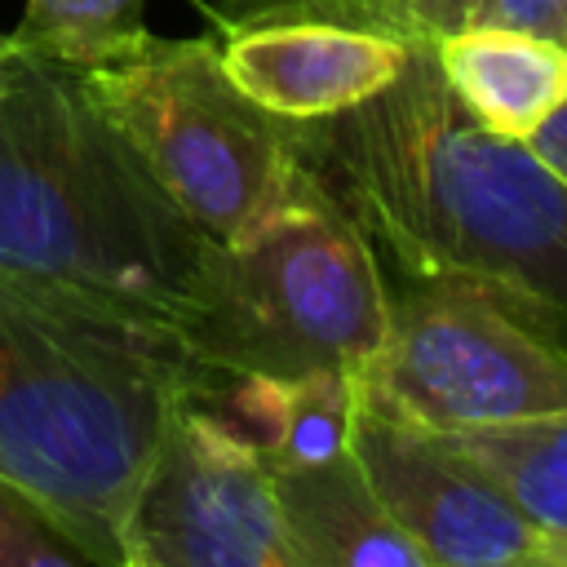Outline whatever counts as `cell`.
I'll list each match as a JSON object with an SVG mask.
<instances>
[{"mask_svg":"<svg viewBox=\"0 0 567 567\" xmlns=\"http://www.w3.org/2000/svg\"><path fill=\"white\" fill-rule=\"evenodd\" d=\"M301 164L390 284H478L567 332V186L452 97L434 44H412L377 97L306 120Z\"/></svg>","mask_w":567,"mask_h":567,"instance_id":"1","label":"cell"},{"mask_svg":"<svg viewBox=\"0 0 567 567\" xmlns=\"http://www.w3.org/2000/svg\"><path fill=\"white\" fill-rule=\"evenodd\" d=\"M208 252L75 71L0 35V275L182 341Z\"/></svg>","mask_w":567,"mask_h":567,"instance_id":"2","label":"cell"},{"mask_svg":"<svg viewBox=\"0 0 567 567\" xmlns=\"http://www.w3.org/2000/svg\"><path fill=\"white\" fill-rule=\"evenodd\" d=\"M199 377L173 332L0 275V492L89 567H120L133 501Z\"/></svg>","mask_w":567,"mask_h":567,"instance_id":"3","label":"cell"},{"mask_svg":"<svg viewBox=\"0 0 567 567\" xmlns=\"http://www.w3.org/2000/svg\"><path fill=\"white\" fill-rule=\"evenodd\" d=\"M390 328V279L359 226L306 186L248 235L213 244L186 354L221 377L359 372Z\"/></svg>","mask_w":567,"mask_h":567,"instance_id":"4","label":"cell"},{"mask_svg":"<svg viewBox=\"0 0 567 567\" xmlns=\"http://www.w3.org/2000/svg\"><path fill=\"white\" fill-rule=\"evenodd\" d=\"M75 80L173 208L213 244L248 235L310 177L301 124L235 89L213 35L142 31L124 53L80 66Z\"/></svg>","mask_w":567,"mask_h":567,"instance_id":"5","label":"cell"},{"mask_svg":"<svg viewBox=\"0 0 567 567\" xmlns=\"http://www.w3.org/2000/svg\"><path fill=\"white\" fill-rule=\"evenodd\" d=\"M363 403L425 434L567 412V332L478 284H390V328L363 368Z\"/></svg>","mask_w":567,"mask_h":567,"instance_id":"6","label":"cell"},{"mask_svg":"<svg viewBox=\"0 0 567 567\" xmlns=\"http://www.w3.org/2000/svg\"><path fill=\"white\" fill-rule=\"evenodd\" d=\"M124 549L164 567H306L266 461L199 403L173 412L133 501Z\"/></svg>","mask_w":567,"mask_h":567,"instance_id":"7","label":"cell"},{"mask_svg":"<svg viewBox=\"0 0 567 567\" xmlns=\"http://www.w3.org/2000/svg\"><path fill=\"white\" fill-rule=\"evenodd\" d=\"M213 40L235 89L297 124L377 97L421 44L279 0H213Z\"/></svg>","mask_w":567,"mask_h":567,"instance_id":"8","label":"cell"},{"mask_svg":"<svg viewBox=\"0 0 567 567\" xmlns=\"http://www.w3.org/2000/svg\"><path fill=\"white\" fill-rule=\"evenodd\" d=\"M350 456L434 567H509L540 549L527 514L439 434L399 425L363 403Z\"/></svg>","mask_w":567,"mask_h":567,"instance_id":"9","label":"cell"},{"mask_svg":"<svg viewBox=\"0 0 567 567\" xmlns=\"http://www.w3.org/2000/svg\"><path fill=\"white\" fill-rule=\"evenodd\" d=\"M195 403L248 439L266 470H306L350 456L363 412V377L337 368L301 377L204 372Z\"/></svg>","mask_w":567,"mask_h":567,"instance_id":"10","label":"cell"},{"mask_svg":"<svg viewBox=\"0 0 567 567\" xmlns=\"http://www.w3.org/2000/svg\"><path fill=\"white\" fill-rule=\"evenodd\" d=\"M452 97L492 133L532 137L567 102V49L514 27H456L434 40Z\"/></svg>","mask_w":567,"mask_h":567,"instance_id":"11","label":"cell"},{"mask_svg":"<svg viewBox=\"0 0 567 567\" xmlns=\"http://www.w3.org/2000/svg\"><path fill=\"white\" fill-rule=\"evenodd\" d=\"M270 483L306 567H434L368 487L354 456L270 470Z\"/></svg>","mask_w":567,"mask_h":567,"instance_id":"12","label":"cell"},{"mask_svg":"<svg viewBox=\"0 0 567 567\" xmlns=\"http://www.w3.org/2000/svg\"><path fill=\"white\" fill-rule=\"evenodd\" d=\"M439 439L487 483H496L540 536L567 540V412Z\"/></svg>","mask_w":567,"mask_h":567,"instance_id":"13","label":"cell"},{"mask_svg":"<svg viewBox=\"0 0 567 567\" xmlns=\"http://www.w3.org/2000/svg\"><path fill=\"white\" fill-rule=\"evenodd\" d=\"M142 13L146 0H27L9 44L80 71L124 53L146 31Z\"/></svg>","mask_w":567,"mask_h":567,"instance_id":"14","label":"cell"},{"mask_svg":"<svg viewBox=\"0 0 567 567\" xmlns=\"http://www.w3.org/2000/svg\"><path fill=\"white\" fill-rule=\"evenodd\" d=\"M279 4L315 9V13L363 22V27H381V31H394L403 40H425V44H434L439 35L470 22V0H279Z\"/></svg>","mask_w":567,"mask_h":567,"instance_id":"15","label":"cell"},{"mask_svg":"<svg viewBox=\"0 0 567 567\" xmlns=\"http://www.w3.org/2000/svg\"><path fill=\"white\" fill-rule=\"evenodd\" d=\"M0 567H84V558L18 496L0 492Z\"/></svg>","mask_w":567,"mask_h":567,"instance_id":"16","label":"cell"},{"mask_svg":"<svg viewBox=\"0 0 567 567\" xmlns=\"http://www.w3.org/2000/svg\"><path fill=\"white\" fill-rule=\"evenodd\" d=\"M474 27H514L567 49V0H470Z\"/></svg>","mask_w":567,"mask_h":567,"instance_id":"17","label":"cell"},{"mask_svg":"<svg viewBox=\"0 0 567 567\" xmlns=\"http://www.w3.org/2000/svg\"><path fill=\"white\" fill-rule=\"evenodd\" d=\"M527 146H532V151L558 173V182L567 186V102H563V106H558V111L527 137Z\"/></svg>","mask_w":567,"mask_h":567,"instance_id":"18","label":"cell"},{"mask_svg":"<svg viewBox=\"0 0 567 567\" xmlns=\"http://www.w3.org/2000/svg\"><path fill=\"white\" fill-rule=\"evenodd\" d=\"M540 554H549L554 563L567 567V540H554V536H540Z\"/></svg>","mask_w":567,"mask_h":567,"instance_id":"19","label":"cell"},{"mask_svg":"<svg viewBox=\"0 0 567 567\" xmlns=\"http://www.w3.org/2000/svg\"><path fill=\"white\" fill-rule=\"evenodd\" d=\"M509 567H563V563H554L549 554L536 549V554H527V558H518V563H509Z\"/></svg>","mask_w":567,"mask_h":567,"instance_id":"20","label":"cell"},{"mask_svg":"<svg viewBox=\"0 0 567 567\" xmlns=\"http://www.w3.org/2000/svg\"><path fill=\"white\" fill-rule=\"evenodd\" d=\"M120 567H164V563H155V558H146V554H137V549H124V558H120Z\"/></svg>","mask_w":567,"mask_h":567,"instance_id":"21","label":"cell"}]
</instances>
